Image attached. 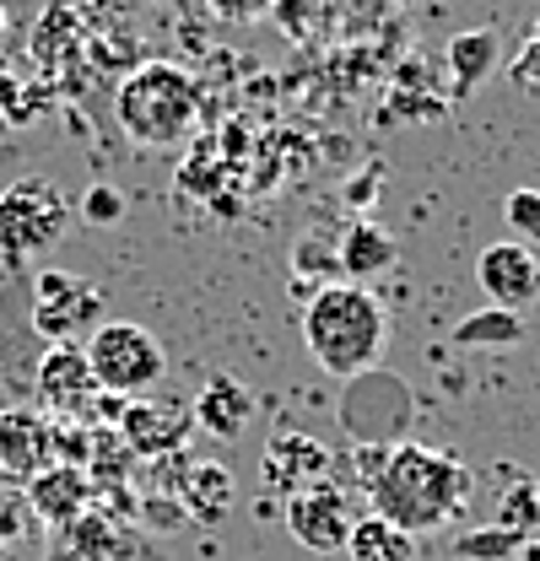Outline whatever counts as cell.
Returning <instances> with one entry per match:
<instances>
[{
	"mask_svg": "<svg viewBox=\"0 0 540 561\" xmlns=\"http://www.w3.org/2000/svg\"><path fill=\"white\" fill-rule=\"evenodd\" d=\"M475 491V476L449 454L427 443H401L390 448L379 481H373V513L390 518L405 535H432L449 529Z\"/></svg>",
	"mask_w": 540,
	"mask_h": 561,
	"instance_id": "6da1fadb",
	"label": "cell"
},
{
	"mask_svg": "<svg viewBox=\"0 0 540 561\" xmlns=\"http://www.w3.org/2000/svg\"><path fill=\"white\" fill-rule=\"evenodd\" d=\"M303 346L330 378H362L384 362L390 308L373 286L330 280L303 302Z\"/></svg>",
	"mask_w": 540,
	"mask_h": 561,
	"instance_id": "7a4b0ae2",
	"label": "cell"
},
{
	"mask_svg": "<svg viewBox=\"0 0 540 561\" xmlns=\"http://www.w3.org/2000/svg\"><path fill=\"white\" fill-rule=\"evenodd\" d=\"M114 114H120V130L135 146H173L195 130V114H201V87L195 76L168 60H146L120 81V98H114Z\"/></svg>",
	"mask_w": 540,
	"mask_h": 561,
	"instance_id": "3957f363",
	"label": "cell"
},
{
	"mask_svg": "<svg viewBox=\"0 0 540 561\" xmlns=\"http://www.w3.org/2000/svg\"><path fill=\"white\" fill-rule=\"evenodd\" d=\"M87 367H92V383L98 394H114V400H140L151 394L162 378H168V351L151 330H140L131 319H103L92 335H87Z\"/></svg>",
	"mask_w": 540,
	"mask_h": 561,
	"instance_id": "277c9868",
	"label": "cell"
},
{
	"mask_svg": "<svg viewBox=\"0 0 540 561\" xmlns=\"http://www.w3.org/2000/svg\"><path fill=\"white\" fill-rule=\"evenodd\" d=\"M70 227V201L49 179H16L0 190V249L27 265L38 254H49Z\"/></svg>",
	"mask_w": 540,
	"mask_h": 561,
	"instance_id": "5b68a950",
	"label": "cell"
},
{
	"mask_svg": "<svg viewBox=\"0 0 540 561\" xmlns=\"http://www.w3.org/2000/svg\"><path fill=\"white\" fill-rule=\"evenodd\" d=\"M33 286V330L44 346H66V341H81L103 324V291L92 280H81L76 271H33L27 276Z\"/></svg>",
	"mask_w": 540,
	"mask_h": 561,
	"instance_id": "8992f818",
	"label": "cell"
},
{
	"mask_svg": "<svg viewBox=\"0 0 540 561\" xmlns=\"http://www.w3.org/2000/svg\"><path fill=\"white\" fill-rule=\"evenodd\" d=\"M44 351L49 346L33 330V286L22 271L11 286H0V411L33 400V373Z\"/></svg>",
	"mask_w": 540,
	"mask_h": 561,
	"instance_id": "52a82bcc",
	"label": "cell"
},
{
	"mask_svg": "<svg viewBox=\"0 0 540 561\" xmlns=\"http://www.w3.org/2000/svg\"><path fill=\"white\" fill-rule=\"evenodd\" d=\"M281 518H286V535H292L303 551H314V557L346 551V535H351V524H357L351 496L340 486H330V481H319V486H308V491H292Z\"/></svg>",
	"mask_w": 540,
	"mask_h": 561,
	"instance_id": "ba28073f",
	"label": "cell"
},
{
	"mask_svg": "<svg viewBox=\"0 0 540 561\" xmlns=\"http://www.w3.org/2000/svg\"><path fill=\"white\" fill-rule=\"evenodd\" d=\"M190 405L184 400H162V394H140V400H125L120 405V421L114 432L125 437L135 459H173L184 454V437H190Z\"/></svg>",
	"mask_w": 540,
	"mask_h": 561,
	"instance_id": "9c48e42d",
	"label": "cell"
},
{
	"mask_svg": "<svg viewBox=\"0 0 540 561\" xmlns=\"http://www.w3.org/2000/svg\"><path fill=\"white\" fill-rule=\"evenodd\" d=\"M98 394L92 383V367H87V351L66 341V346H49L38 356V373H33V400L49 411L55 421H81L87 400Z\"/></svg>",
	"mask_w": 540,
	"mask_h": 561,
	"instance_id": "30bf717a",
	"label": "cell"
},
{
	"mask_svg": "<svg viewBox=\"0 0 540 561\" xmlns=\"http://www.w3.org/2000/svg\"><path fill=\"white\" fill-rule=\"evenodd\" d=\"M330 448L314 437V432H275L260 454V481L275 496H292V491H308L319 481H330Z\"/></svg>",
	"mask_w": 540,
	"mask_h": 561,
	"instance_id": "8fae6325",
	"label": "cell"
},
{
	"mask_svg": "<svg viewBox=\"0 0 540 561\" xmlns=\"http://www.w3.org/2000/svg\"><path fill=\"white\" fill-rule=\"evenodd\" d=\"M475 286L492 297V308H508V313H525L530 302L540 297V260L536 249H525V243H492V249H481V260H475Z\"/></svg>",
	"mask_w": 540,
	"mask_h": 561,
	"instance_id": "7c38bea8",
	"label": "cell"
},
{
	"mask_svg": "<svg viewBox=\"0 0 540 561\" xmlns=\"http://www.w3.org/2000/svg\"><path fill=\"white\" fill-rule=\"evenodd\" d=\"M49 421L38 416L33 405H5L0 411V481L27 486L38 470H49Z\"/></svg>",
	"mask_w": 540,
	"mask_h": 561,
	"instance_id": "4fadbf2b",
	"label": "cell"
},
{
	"mask_svg": "<svg viewBox=\"0 0 540 561\" xmlns=\"http://www.w3.org/2000/svg\"><path fill=\"white\" fill-rule=\"evenodd\" d=\"M190 416H195L201 432L233 443V437H244V426L255 421V389H244L233 373H211L201 383V394H195V405H190Z\"/></svg>",
	"mask_w": 540,
	"mask_h": 561,
	"instance_id": "5bb4252c",
	"label": "cell"
},
{
	"mask_svg": "<svg viewBox=\"0 0 540 561\" xmlns=\"http://www.w3.org/2000/svg\"><path fill=\"white\" fill-rule=\"evenodd\" d=\"M336 265H340V280H357V286L384 276V271L395 265V238H390V227H379L373 216H351L346 232L336 238Z\"/></svg>",
	"mask_w": 540,
	"mask_h": 561,
	"instance_id": "9a60e30c",
	"label": "cell"
},
{
	"mask_svg": "<svg viewBox=\"0 0 540 561\" xmlns=\"http://www.w3.org/2000/svg\"><path fill=\"white\" fill-rule=\"evenodd\" d=\"M22 496H27L33 518L70 524V518H81V507H87V496H92V481H87V470H76V465H49V470H38V476L27 481Z\"/></svg>",
	"mask_w": 540,
	"mask_h": 561,
	"instance_id": "2e32d148",
	"label": "cell"
},
{
	"mask_svg": "<svg viewBox=\"0 0 540 561\" xmlns=\"http://www.w3.org/2000/svg\"><path fill=\"white\" fill-rule=\"evenodd\" d=\"M497 55H503V44H497V33H492V27L454 33V38H449V49H443V66H449V76H454V98H471L475 87L497 70Z\"/></svg>",
	"mask_w": 540,
	"mask_h": 561,
	"instance_id": "e0dca14e",
	"label": "cell"
},
{
	"mask_svg": "<svg viewBox=\"0 0 540 561\" xmlns=\"http://www.w3.org/2000/svg\"><path fill=\"white\" fill-rule=\"evenodd\" d=\"M179 507L195 524H222L227 507H233V476H227V465H184V476H179Z\"/></svg>",
	"mask_w": 540,
	"mask_h": 561,
	"instance_id": "ac0fdd59",
	"label": "cell"
},
{
	"mask_svg": "<svg viewBox=\"0 0 540 561\" xmlns=\"http://www.w3.org/2000/svg\"><path fill=\"white\" fill-rule=\"evenodd\" d=\"M525 341V313H508V308H475L465 313L454 330H449V346L460 351H514Z\"/></svg>",
	"mask_w": 540,
	"mask_h": 561,
	"instance_id": "d6986e66",
	"label": "cell"
},
{
	"mask_svg": "<svg viewBox=\"0 0 540 561\" xmlns=\"http://www.w3.org/2000/svg\"><path fill=\"white\" fill-rule=\"evenodd\" d=\"M346 557L351 561H416V535H405V529H395L390 518L368 513V518L351 524Z\"/></svg>",
	"mask_w": 540,
	"mask_h": 561,
	"instance_id": "ffe728a7",
	"label": "cell"
},
{
	"mask_svg": "<svg viewBox=\"0 0 540 561\" xmlns=\"http://www.w3.org/2000/svg\"><path fill=\"white\" fill-rule=\"evenodd\" d=\"M340 280V265H336V243H319V238H303L292 249V291L314 297L319 286Z\"/></svg>",
	"mask_w": 540,
	"mask_h": 561,
	"instance_id": "44dd1931",
	"label": "cell"
},
{
	"mask_svg": "<svg viewBox=\"0 0 540 561\" xmlns=\"http://www.w3.org/2000/svg\"><path fill=\"white\" fill-rule=\"evenodd\" d=\"M536 518H540V486L536 481H514V486L497 496V513H492V524H497V529H508V535L530 540V535H536Z\"/></svg>",
	"mask_w": 540,
	"mask_h": 561,
	"instance_id": "7402d4cb",
	"label": "cell"
},
{
	"mask_svg": "<svg viewBox=\"0 0 540 561\" xmlns=\"http://www.w3.org/2000/svg\"><path fill=\"white\" fill-rule=\"evenodd\" d=\"M503 221H508V238L540 249V190H508L503 195Z\"/></svg>",
	"mask_w": 540,
	"mask_h": 561,
	"instance_id": "603a6c76",
	"label": "cell"
},
{
	"mask_svg": "<svg viewBox=\"0 0 540 561\" xmlns=\"http://www.w3.org/2000/svg\"><path fill=\"white\" fill-rule=\"evenodd\" d=\"M519 535H508V529H497V524H486V529H471V535H460V561H519Z\"/></svg>",
	"mask_w": 540,
	"mask_h": 561,
	"instance_id": "cb8c5ba5",
	"label": "cell"
},
{
	"mask_svg": "<svg viewBox=\"0 0 540 561\" xmlns=\"http://www.w3.org/2000/svg\"><path fill=\"white\" fill-rule=\"evenodd\" d=\"M81 221H87V227H120V221H125V190L92 184V190L81 195Z\"/></svg>",
	"mask_w": 540,
	"mask_h": 561,
	"instance_id": "d4e9b609",
	"label": "cell"
},
{
	"mask_svg": "<svg viewBox=\"0 0 540 561\" xmlns=\"http://www.w3.org/2000/svg\"><path fill=\"white\" fill-rule=\"evenodd\" d=\"M27 529H33V507H27V496H22V491L0 496V546L27 540Z\"/></svg>",
	"mask_w": 540,
	"mask_h": 561,
	"instance_id": "484cf974",
	"label": "cell"
},
{
	"mask_svg": "<svg viewBox=\"0 0 540 561\" xmlns=\"http://www.w3.org/2000/svg\"><path fill=\"white\" fill-rule=\"evenodd\" d=\"M379 184H384V168H379V162H368V168H362V179H351V184H346V201L368 216L373 195H379Z\"/></svg>",
	"mask_w": 540,
	"mask_h": 561,
	"instance_id": "4316f807",
	"label": "cell"
},
{
	"mask_svg": "<svg viewBox=\"0 0 540 561\" xmlns=\"http://www.w3.org/2000/svg\"><path fill=\"white\" fill-rule=\"evenodd\" d=\"M405 114V119H438L443 114V103L438 98H421V92H395V103H390V119Z\"/></svg>",
	"mask_w": 540,
	"mask_h": 561,
	"instance_id": "83f0119b",
	"label": "cell"
},
{
	"mask_svg": "<svg viewBox=\"0 0 540 561\" xmlns=\"http://www.w3.org/2000/svg\"><path fill=\"white\" fill-rule=\"evenodd\" d=\"M514 76H519L530 92H540V38H530V44H525V55L514 60Z\"/></svg>",
	"mask_w": 540,
	"mask_h": 561,
	"instance_id": "f1b7e54d",
	"label": "cell"
},
{
	"mask_svg": "<svg viewBox=\"0 0 540 561\" xmlns=\"http://www.w3.org/2000/svg\"><path fill=\"white\" fill-rule=\"evenodd\" d=\"M216 16H233V22H244V16H255V11H266L270 0H205Z\"/></svg>",
	"mask_w": 540,
	"mask_h": 561,
	"instance_id": "f546056e",
	"label": "cell"
},
{
	"mask_svg": "<svg viewBox=\"0 0 540 561\" xmlns=\"http://www.w3.org/2000/svg\"><path fill=\"white\" fill-rule=\"evenodd\" d=\"M146 524H151V529H179V524H184V507H179V502H168V507L151 502V518H146Z\"/></svg>",
	"mask_w": 540,
	"mask_h": 561,
	"instance_id": "4dcf8cb0",
	"label": "cell"
},
{
	"mask_svg": "<svg viewBox=\"0 0 540 561\" xmlns=\"http://www.w3.org/2000/svg\"><path fill=\"white\" fill-rule=\"evenodd\" d=\"M22 271H27V265H16V260H11V254L0 249V286H11V280L22 276Z\"/></svg>",
	"mask_w": 540,
	"mask_h": 561,
	"instance_id": "1f68e13d",
	"label": "cell"
},
{
	"mask_svg": "<svg viewBox=\"0 0 540 561\" xmlns=\"http://www.w3.org/2000/svg\"><path fill=\"white\" fill-rule=\"evenodd\" d=\"M519 561H540V540H525V546H519Z\"/></svg>",
	"mask_w": 540,
	"mask_h": 561,
	"instance_id": "d6a6232c",
	"label": "cell"
},
{
	"mask_svg": "<svg viewBox=\"0 0 540 561\" xmlns=\"http://www.w3.org/2000/svg\"><path fill=\"white\" fill-rule=\"evenodd\" d=\"M530 540H540V518H536V535H530Z\"/></svg>",
	"mask_w": 540,
	"mask_h": 561,
	"instance_id": "836d02e7",
	"label": "cell"
},
{
	"mask_svg": "<svg viewBox=\"0 0 540 561\" xmlns=\"http://www.w3.org/2000/svg\"><path fill=\"white\" fill-rule=\"evenodd\" d=\"M0 33H5V11H0Z\"/></svg>",
	"mask_w": 540,
	"mask_h": 561,
	"instance_id": "e575fe53",
	"label": "cell"
},
{
	"mask_svg": "<svg viewBox=\"0 0 540 561\" xmlns=\"http://www.w3.org/2000/svg\"><path fill=\"white\" fill-rule=\"evenodd\" d=\"M536 38H540V22H536Z\"/></svg>",
	"mask_w": 540,
	"mask_h": 561,
	"instance_id": "d590c367",
	"label": "cell"
}]
</instances>
